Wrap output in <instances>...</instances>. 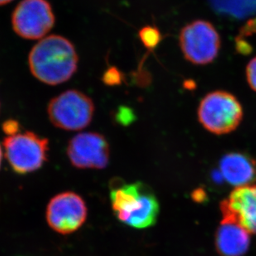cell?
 I'll return each mask as SVG.
<instances>
[{"label":"cell","mask_w":256,"mask_h":256,"mask_svg":"<svg viewBox=\"0 0 256 256\" xmlns=\"http://www.w3.org/2000/svg\"><path fill=\"white\" fill-rule=\"evenodd\" d=\"M222 220L236 223L256 234V186L236 188L220 203Z\"/></svg>","instance_id":"30bf717a"},{"label":"cell","mask_w":256,"mask_h":256,"mask_svg":"<svg viewBox=\"0 0 256 256\" xmlns=\"http://www.w3.org/2000/svg\"><path fill=\"white\" fill-rule=\"evenodd\" d=\"M2 147H1V145H0V168H1V165H2Z\"/></svg>","instance_id":"ac0fdd59"},{"label":"cell","mask_w":256,"mask_h":256,"mask_svg":"<svg viewBox=\"0 0 256 256\" xmlns=\"http://www.w3.org/2000/svg\"><path fill=\"white\" fill-rule=\"evenodd\" d=\"M110 200L117 218L126 225L145 229L157 222L160 202L145 184H117L112 188Z\"/></svg>","instance_id":"7a4b0ae2"},{"label":"cell","mask_w":256,"mask_h":256,"mask_svg":"<svg viewBox=\"0 0 256 256\" xmlns=\"http://www.w3.org/2000/svg\"><path fill=\"white\" fill-rule=\"evenodd\" d=\"M5 156L10 166L20 175L40 170L48 160L49 141L34 132L10 136L4 141Z\"/></svg>","instance_id":"5b68a950"},{"label":"cell","mask_w":256,"mask_h":256,"mask_svg":"<svg viewBox=\"0 0 256 256\" xmlns=\"http://www.w3.org/2000/svg\"><path fill=\"white\" fill-rule=\"evenodd\" d=\"M122 80H123L122 74L116 68H110L103 76V82L107 86H114L120 85Z\"/></svg>","instance_id":"5bb4252c"},{"label":"cell","mask_w":256,"mask_h":256,"mask_svg":"<svg viewBox=\"0 0 256 256\" xmlns=\"http://www.w3.org/2000/svg\"><path fill=\"white\" fill-rule=\"evenodd\" d=\"M109 142L98 133H82L68 144V156L80 170H104L110 162Z\"/></svg>","instance_id":"9c48e42d"},{"label":"cell","mask_w":256,"mask_h":256,"mask_svg":"<svg viewBox=\"0 0 256 256\" xmlns=\"http://www.w3.org/2000/svg\"><path fill=\"white\" fill-rule=\"evenodd\" d=\"M179 42L184 56L194 65L213 62L222 46L218 30L210 22L204 20H196L184 27Z\"/></svg>","instance_id":"8992f818"},{"label":"cell","mask_w":256,"mask_h":256,"mask_svg":"<svg viewBox=\"0 0 256 256\" xmlns=\"http://www.w3.org/2000/svg\"><path fill=\"white\" fill-rule=\"evenodd\" d=\"M20 128H21V126H20V123L14 120L6 121L2 124V130L7 134L8 137L17 136L20 134Z\"/></svg>","instance_id":"2e32d148"},{"label":"cell","mask_w":256,"mask_h":256,"mask_svg":"<svg viewBox=\"0 0 256 256\" xmlns=\"http://www.w3.org/2000/svg\"><path fill=\"white\" fill-rule=\"evenodd\" d=\"M88 209L84 199L72 192L58 194L46 208L49 226L60 234L78 232L86 222Z\"/></svg>","instance_id":"ba28073f"},{"label":"cell","mask_w":256,"mask_h":256,"mask_svg":"<svg viewBox=\"0 0 256 256\" xmlns=\"http://www.w3.org/2000/svg\"><path fill=\"white\" fill-rule=\"evenodd\" d=\"M216 246L222 256H244L250 246V234L236 223H220L216 236Z\"/></svg>","instance_id":"7c38bea8"},{"label":"cell","mask_w":256,"mask_h":256,"mask_svg":"<svg viewBox=\"0 0 256 256\" xmlns=\"http://www.w3.org/2000/svg\"><path fill=\"white\" fill-rule=\"evenodd\" d=\"M246 76L250 86L256 92V58L250 60L247 66Z\"/></svg>","instance_id":"9a60e30c"},{"label":"cell","mask_w":256,"mask_h":256,"mask_svg":"<svg viewBox=\"0 0 256 256\" xmlns=\"http://www.w3.org/2000/svg\"><path fill=\"white\" fill-rule=\"evenodd\" d=\"M78 52L68 39L52 35L42 39L29 54V68L34 78L48 86L66 82L78 68Z\"/></svg>","instance_id":"6da1fadb"},{"label":"cell","mask_w":256,"mask_h":256,"mask_svg":"<svg viewBox=\"0 0 256 256\" xmlns=\"http://www.w3.org/2000/svg\"><path fill=\"white\" fill-rule=\"evenodd\" d=\"M220 171L228 184L236 188L253 185L256 181V162L242 152H230L220 161Z\"/></svg>","instance_id":"8fae6325"},{"label":"cell","mask_w":256,"mask_h":256,"mask_svg":"<svg viewBox=\"0 0 256 256\" xmlns=\"http://www.w3.org/2000/svg\"><path fill=\"white\" fill-rule=\"evenodd\" d=\"M12 0H0V6L2 5L8 4L10 2H12Z\"/></svg>","instance_id":"e0dca14e"},{"label":"cell","mask_w":256,"mask_h":256,"mask_svg":"<svg viewBox=\"0 0 256 256\" xmlns=\"http://www.w3.org/2000/svg\"><path fill=\"white\" fill-rule=\"evenodd\" d=\"M52 124L62 130L80 131L89 126L94 114L92 100L82 92L70 90L52 100L48 107Z\"/></svg>","instance_id":"277c9868"},{"label":"cell","mask_w":256,"mask_h":256,"mask_svg":"<svg viewBox=\"0 0 256 256\" xmlns=\"http://www.w3.org/2000/svg\"><path fill=\"white\" fill-rule=\"evenodd\" d=\"M56 18L46 0H24L12 16L15 32L27 40H42L54 28Z\"/></svg>","instance_id":"52a82bcc"},{"label":"cell","mask_w":256,"mask_h":256,"mask_svg":"<svg viewBox=\"0 0 256 256\" xmlns=\"http://www.w3.org/2000/svg\"><path fill=\"white\" fill-rule=\"evenodd\" d=\"M200 124L210 133L228 134L236 130L243 120V108L236 97L226 92H212L200 102Z\"/></svg>","instance_id":"3957f363"},{"label":"cell","mask_w":256,"mask_h":256,"mask_svg":"<svg viewBox=\"0 0 256 256\" xmlns=\"http://www.w3.org/2000/svg\"><path fill=\"white\" fill-rule=\"evenodd\" d=\"M141 40L148 48L156 46L158 42V32L152 28H144L140 32Z\"/></svg>","instance_id":"4fadbf2b"}]
</instances>
